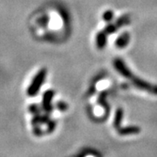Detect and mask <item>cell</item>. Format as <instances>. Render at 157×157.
Instances as JSON below:
<instances>
[{"mask_svg": "<svg viewBox=\"0 0 157 157\" xmlns=\"http://www.w3.org/2000/svg\"><path fill=\"white\" fill-rule=\"evenodd\" d=\"M43 78H44V75L41 73V74H39V76L36 78V79H35V81H34V84L32 86V87H31V93L32 94H34L35 92H36V90H37V88H38V86L39 87V86L41 85V82H42V80H43Z\"/></svg>", "mask_w": 157, "mask_h": 157, "instance_id": "6da1fadb", "label": "cell"}]
</instances>
